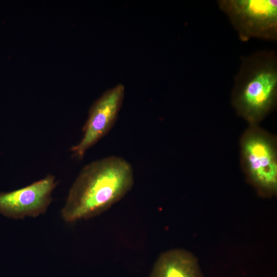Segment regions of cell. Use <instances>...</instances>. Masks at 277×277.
Returning a JSON list of instances; mask_svg holds the SVG:
<instances>
[{"instance_id": "cell-4", "label": "cell", "mask_w": 277, "mask_h": 277, "mask_svg": "<svg viewBox=\"0 0 277 277\" xmlns=\"http://www.w3.org/2000/svg\"><path fill=\"white\" fill-rule=\"evenodd\" d=\"M241 152L250 183L264 195H274L277 191V158L271 136L258 128H250L242 138Z\"/></svg>"}, {"instance_id": "cell-6", "label": "cell", "mask_w": 277, "mask_h": 277, "mask_svg": "<svg viewBox=\"0 0 277 277\" xmlns=\"http://www.w3.org/2000/svg\"><path fill=\"white\" fill-rule=\"evenodd\" d=\"M56 185L54 176L48 174L26 187L0 192V213L14 219L35 217L45 213Z\"/></svg>"}, {"instance_id": "cell-1", "label": "cell", "mask_w": 277, "mask_h": 277, "mask_svg": "<svg viewBox=\"0 0 277 277\" xmlns=\"http://www.w3.org/2000/svg\"><path fill=\"white\" fill-rule=\"evenodd\" d=\"M133 184L132 167L121 157L111 155L89 163L71 187L62 216L73 223L98 215L123 198Z\"/></svg>"}, {"instance_id": "cell-3", "label": "cell", "mask_w": 277, "mask_h": 277, "mask_svg": "<svg viewBox=\"0 0 277 277\" xmlns=\"http://www.w3.org/2000/svg\"><path fill=\"white\" fill-rule=\"evenodd\" d=\"M220 9L228 18L240 39L277 40V1L219 0Z\"/></svg>"}, {"instance_id": "cell-2", "label": "cell", "mask_w": 277, "mask_h": 277, "mask_svg": "<svg viewBox=\"0 0 277 277\" xmlns=\"http://www.w3.org/2000/svg\"><path fill=\"white\" fill-rule=\"evenodd\" d=\"M276 95L275 52L261 50L243 57L232 91L237 113L254 125L274 107Z\"/></svg>"}, {"instance_id": "cell-7", "label": "cell", "mask_w": 277, "mask_h": 277, "mask_svg": "<svg viewBox=\"0 0 277 277\" xmlns=\"http://www.w3.org/2000/svg\"><path fill=\"white\" fill-rule=\"evenodd\" d=\"M150 277H203L196 257L181 249L167 250L155 262Z\"/></svg>"}, {"instance_id": "cell-5", "label": "cell", "mask_w": 277, "mask_h": 277, "mask_svg": "<svg viewBox=\"0 0 277 277\" xmlns=\"http://www.w3.org/2000/svg\"><path fill=\"white\" fill-rule=\"evenodd\" d=\"M125 87L118 84L105 91L90 108L80 142L71 147L73 156L82 160L89 148L105 136L114 126L122 106Z\"/></svg>"}]
</instances>
